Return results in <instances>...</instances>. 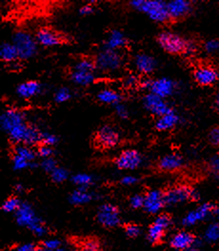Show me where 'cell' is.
Wrapping results in <instances>:
<instances>
[{
  "instance_id": "23",
  "label": "cell",
  "mask_w": 219,
  "mask_h": 251,
  "mask_svg": "<svg viewBox=\"0 0 219 251\" xmlns=\"http://www.w3.org/2000/svg\"><path fill=\"white\" fill-rule=\"evenodd\" d=\"M136 67L137 69L143 74H150L152 73L156 67L157 62L153 56L148 54H138L136 57Z\"/></svg>"
},
{
  "instance_id": "31",
  "label": "cell",
  "mask_w": 219,
  "mask_h": 251,
  "mask_svg": "<svg viewBox=\"0 0 219 251\" xmlns=\"http://www.w3.org/2000/svg\"><path fill=\"white\" fill-rule=\"evenodd\" d=\"M28 125L25 123L23 125L17 126L15 128H13L8 134L11 139V141L15 143H23L26 131H27Z\"/></svg>"
},
{
  "instance_id": "3",
  "label": "cell",
  "mask_w": 219,
  "mask_h": 251,
  "mask_svg": "<svg viewBox=\"0 0 219 251\" xmlns=\"http://www.w3.org/2000/svg\"><path fill=\"white\" fill-rule=\"evenodd\" d=\"M200 195L197 190L187 186H178L164 192L165 205H175L187 201H198Z\"/></svg>"
},
{
  "instance_id": "49",
  "label": "cell",
  "mask_w": 219,
  "mask_h": 251,
  "mask_svg": "<svg viewBox=\"0 0 219 251\" xmlns=\"http://www.w3.org/2000/svg\"><path fill=\"white\" fill-rule=\"evenodd\" d=\"M115 111H116V114L122 119H127L129 117V111L127 110V108L120 103L115 105Z\"/></svg>"
},
{
  "instance_id": "17",
  "label": "cell",
  "mask_w": 219,
  "mask_h": 251,
  "mask_svg": "<svg viewBox=\"0 0 219 251\" xmlns=\"http://www.w3.org/2000/svg\"><path fill=\"white\" fill-rule=\"evenodd\" d=\"M167 8L170 18L180 19L190 14L192 3L187 0H172L167 3Z\"/></svg>"
},
{
  "instance_id": "18",
  "label": "cell",
  "mask_w": 219,
  "mask_h": 251,
  "mask_svg": "<svg viewBox=\"0 0 219 251\" xmlns=\"http://www.w3.org/2000/svg\"><path fill=\"white\" fill-rule=\"evenodd\" d=\"M175 90V83L169 78H160L154 81L152 86V94L161 98H166L173 94Z\"/></svg>"
},
{
  "instance_id": "16",
  "label": "cell",
  "mask_w": 219,
  "mask_h": 251,
  "mask_svg": "<svg viewBox=\"0 0 219 251\" xmlns=\"http://www.w3.org/2000/svg\"><path fill=\"white\" fill-rule=\"evenodd\" d=\"M193 77L196 83L201 86H211L215 84L219 79V73L211 67H199L194 71Z\"/></svg>"
},
{
  "instance_id": "20",
  "label": "cell",
  "mask_w": 219,
  "mask_h": 251,
  "mask_svg": "<svg viewBox=\"0 0 219 251\" xmlns=\"http://www.w3.org/2000/svg\"><path fill=\"white\" fill-rule=\"evenodd\" d=\"M184 164L183 158L179 154H168L162 157L158 163V167L161 171L164 172H174L182 168Z\"/></svg>"
},
{
  "instance_id": "53",
  "label": "cell",
  "mask_w": 219,
  "mask_h": 251,
  "mask_svg": "<svg viewBox=\"0 0 219 251\" xmlns=\"http://www.w3.org/2000/svg\"><path fill=\"white\" fill-rule=\"evenodd\" d=\"M79 13L82 16H89L94 13V8L91 5H85L79 10Z\"/></svg>"
},
{
  "instance_id": "55",
  "label": "cell",
  "mask_w": 219,
  "mask_h": 251,
  "mask_svg": "<svg viewBox=\"0 0 219 251\" xmlns=\"http://www.w3.org/2000/svg\"><path fill=\"white\" fill-rule=\"evenodd\" d=\"M186 251H202V241L197 238L196 242L193 246H192L190 249Z\"/></svg>"
},
{
  "instance_id": "24",
  "label": "cell",
  "mask_w": 219,
  "mask_h": 251,
  "mask_svg": "<svg viewBox=\"0 0 219 251\" xmlns=\"http://www.w3.org/2000/svg\"><path fill=\"white\" fill-rule=\"evenodd\" d=\"M179 120H180L179 116L174 111H172L164 116L159 117L156 123V127L157 130H160V131L169 130L177 125Z\"/></svg>"
},
{
  "instance_id": "11",
  "label": "cell",
  "mask_w": 219,
  "mask_h": 251,
  "mask_svg": "<svg viewBox=\"0 0 219 251\" xmlns=\"http://www.w3.org/2000/svg\"><path fill=\"white\" fill-rule=\"evenodd\" d=\"M23 124H25V114L21 110L16 109L6 110L0 117L1 128L8 133L17 126Z\"/></svg>"
},
{
  "instance_id": "8",
  "label": "cell",
  "mask_w": 219,
  "mask_h": 251,
  "mask_svg": "<svg viewBox=\"0 0 219 251\" xmlns=\"http://www.w3.org/2000/svg\"><path fill=\"white\" fill-rule=\"evenodd\" d=\"M122 58L117 50L105 49L101 50L95 59V66L103 72H111L121 67Z\"/></svg>"
},
{
  "instance_id": "13",
  "label": "cell",
  "mask_w": 219,
  "mask_h": 251,
  "mask_svg": "<svg viewBox=\"0 0 219 251\" xmlns=\"http://www.w3.org/2000/svg\"><path fill=\"white\" fill-rule=\"evenodd\" d=\"M197 237L186 230H181L174 233L170 239L169 245L172 250L177 251H186L196 242Z\"/></svg>"
},
{
  "instance_id": "36",
  "label": "cell",
  "mask_w": 219,
  "mask_h": 251,
  "mask_svg": "<svg viewBox=\"0 0 219 251\" xmlns=\"http://www.w3.org/2000/svg\"><path fill=\"white\" fill-rule=\"evenodd\" d=\"M39 248L40 249H44V250H50V251L58 250V249L63 248L62 241L59 240V239H55V238L47 239V240H44L41 243Z\"/></svg>"
},
{
  "instance_id": "45",
  "label": "cell",
  "mask_w": 219,
  "mask_h": 251,
  "mask_svg": "<svg viewBox=\"0 0 219 251\" xmlns=\"http://www.w3.org/2000/svg\"><path fill=\"white\" fill-rule=\"evenodd\" d=\"M205 50L209 53H215L219 50V41L216 39L209 40L205 43Z\"/></svg>"
},
{
  "instance_id": "32",
  "label": "cell",
  "mask_w": 219,
  "mask_h": 251,
  "mask_svg": "<svg viewBox=\"0 0 219 251\" xmlns=\"http://www.w3.org/2000/svg\"><path fill=\"white\" fill-rule=\"evenodd\" d=\"M72 181L74 184L79 186V188H89L94 183L93 177L87 173L76 174L75 176H73Z\"/></svg>"
},
{
  "instance_id": "30",
  "label": "cell",
  "mask_w": 219,
  "mask_h": 251,
  "mask_svg": "<svg viewBox=\"0 0 219 251\" xmlns=\"http://www.w3.org/2000/svg\"><path fill=\"white\" fill-rule=\"evenodd\" d=\"M72 80L80 86H88L94 82V73L74 72L72 74Z\"/></svg>"
},
{
  "instance_id": "4",
  "label": "cell",
  "mask_w": 219,
  "mask_h": 251,
  "mask_svg": "<svg viewBox=\"0 0 219 251\" xmlns=\"http://www.w3.org/2000/svg\"><path fill=\"white\" fill-rule=\"evenodd\" d=\"M172 217L169 214L162 213L157 216L153 224L149 226L147 240L152 245L160 244L166 235L168 229L172 226Z\"/></svg>"
},
{
  "instance_id": "9",
  "label": "cell",
  "mask_w": 219,
  "mask_h": 251,
  "mask_svg": "<svg viewBox=\"0 0 219 251\" xmlns=\"http://www.w3.org/2000/svg\"><path fill=\"white\" fill-rule=\"evenodd\" d=\"M215 209V206L212 204L206 203V204H201L195 209L190 211L188 214L181 221V224L183 226H192L204 220L207 219L211 214H213Z\"/></svg>"
},
{
  "instance_id": "1",
  "label": "cell",
  "mask_w": 219,
  "mask_h": 251,
  "mask_svg": "<svg viewBox=\"0 0 219 251\" xmlns=\"http://www.w3.org/2000/svg\"><path fill=\"white\" fill-rule=\"evenodd\" d=\"M16 221L18 226L28 228L34 235L43 237L49 233L47 226L40 219L31 204L21 203L16 212Z\"/></svg>"
},
{
  "instance_id": "48",
  "label": "cell",
  "mask_w": 219,
  "mask_h": 251,
  "mask_svg": "<svg viewBox=\"0 0 219 251\" xmlns=\"http://www.w3.org/2000/svg\"><path fill=\"white\" fill-rule=\"evenodd\" d=\"M209 141L212 145L219 147V126L211 130V132L209 133Z\"/></svg>"
},
{
  "instance_id": "59",
  "label": "cell",
  "mask_w": 219,
  "mask_h": 251,
  "mask_svg": "<svg viewBox=\"0 0 219 251\" xmlns=\"http://www.w3.org/2000/svg\"><path fill=\"white\" fill-rule=\"evenodd\" d=\"M215 107L217 108V110H219V93L216 97V100H215Z\"/></svg>"
},
{
  "instance_id": "57",
  "label": "cell",
  "mask_w": 219,
  "mask_h": 251,
  "mask_svg": "<svg viewBox=\"0 0 219 251\" xmlns=\"http://www.w3.org/2000/svg\"><path fill=\"white\" fill-rule=\"evenodd\" d=\"M213 214L215 215V217L217 218L218 222L219 223V206H215V209H214Z\"/></svg>"
},
{
  "instance_id": "21",
  "label": "cell",
  "mask_w": 219,
  "mask_h": 251,
  "mask_svg": "<svg viewBox=\"0 0 219 251\" xmlns=\"http://www.w3.org/2000/svg\"><path fill=\"white\" fill-rule=\"evenodd\" d=\"M94 199V194L88 190V188H77L69 197L70 203L74 205L88 204Z\"/></svg>"
},
{
  "instance_id": "42",
  "label": "cell",
  "mask_w": 219,
  "mask_h": 251,
  "mask_svg": "<svg viewBox=\"0 0 219 251\" xmlns=\"http://www.w3.org/2000/svg\"><path fill=\"white\" fill-rule=\"evenodd\" d=\"M209 170L215 178L219 179V155L211 158L209 162Z\"/></svg>"
},
{
  "instance_id": "37",
  "label": "cell",
  "mask_w": 219,
  "mask_h": 251,
  "mask_svg": "<svg viewBox=\"0 0 219 251\" xmlns=\"http://www.w3.org/2000/svg\"><path fill=\"white\" fill-rule=\"evenodd\" d=\"M51 177H52L53 182L59 184V183L65 182L68 179L69 173L65 169L56 168L53 173H51Z\"/></svg>"
},
{
  "instance_id": "7",
  "label": "cell",
  "mask_w": 219,
  "mask_h": 251,
  "mask_svg": "<svg viewBox=\"0 0 219 251\" xmlns=\"http://www.w3.org/2000/svg\"><path fill=\"white\" fill-rule=\"evenodd\" d=\"M97 222L104 227L113 228L121 224L120 212L114 204H101L96 214Z\"/></svg>"
},
{
  "instance_id": "54",
  "label": "cell",
  "mask_w": 219,
  "mask_h": 251,
  "mask_svg": "<svg viewBox=\"0 0 219 251\" xmlns=\"http://www.w3.org/2000/svg\"><path fill=\"white\" fill-rule=\"evenodd\" d=\"M195 51H196V45L194 44V42L188 41L184 53H185V54H188V55H191V54H193Z\"/></svg>"
},
{
  "instance_id": "19",
  "label": "cell",
  "mask_w": 219,
  "mask_h": 251,
  "mask_svg": "<svg viewBox=\"0 0 219 251\" xmlns=\"http://www.w3.org/2000/svg\"><path fill=\"white\" fill-rule=\"evenodd\" d=\"M36 41L45 47H54L62 42L61 36L50 29H41L36 33Z\"/></svg>"
},
{
  "instance_id": "33",
  "label": "cell",
  "mask_w": 219,
  "mask_h": 251,
  "mask_svg": "<svg viewBox=\"0 0 219 251\" xmlns=\"http://www.w3.org/2000/svg\"><path fill=\"white\" fill-rule=\"evenodd\" d=\"M20 204L21 203L18 198L10 197L4 201V203L1 205V209L6 213H12V212L16 213L17 209L19 208Z\"/></svg>"
},
{
  "instance_id": "40",
  "label": "cell",
  "mask_w": 219,
  "mask_h": 251,
  "mask_svg": "<svg viewBox=\"0 0 219 251\" xmlns=\"http://www.w3.org/2000/svg\"><path fill=\"white\" fill-rule=\"evenodd\" d=\"M72 97L71 92L67 88L59 89L55 94V101L56 103H64Z\"/></svg>"
},
{
  "instance_id": "56",
  "label": "cell",
  "mask_w": 219,
  "mask_h": 251,
  "mask_svg": "<svg viewBox=\"0 0 219 251\" xmlns=\"http://www.w3.org/2000/svg\"><path fill=\"white\" fill-rule=\"evenodd\" d=\"M153 83H154V81L151 80V79H144V80L141 82V86H142V88H144V89H152Z\"/></svg>"
},
{
  "instance_id": "15",
  "label": "cell",
  "mask_w": 219,
  "mask_h": 251,
  "mask_svg": "<svg viewBox=\"0 0 219 251\" xmlns=\"http://www.w3.org/2000/svg\"><path fill=\"white\" fill-rule=\"evenodd\" d=\"M164 206V192L154 189L149 191L145 195V202L143 208L145 209L146 212L150 214H157Z\"/></svg>"
},
{
  "instance_id": "29",
  "label": "cell",
  "mask_w": 219,
  "mask_h": 251,
  "mask_svg": "<svg viewBox=\"0 0 219 251\" xmlns=\"http://www.w3.org/2000/svg\"><path fill=\"white\" fill-rule=\"evenodd\" d=\"M97 98L102 103L114 104V105H117L121 100V96L111 90H104L100 92L97 94Z\"/></svg>"
},
{
  "instance_id": "38",
  "label": "cell",
  "mask_w": 219,
  "mask_h": 251,
  "mask_svg": "<svg viewBox=\"0 0 219 251\" xmlns=\"http://www.w3.org/2000/svg\"><path fill=\"white\" fill-rule=\"evenodd\" d=\"M125 234L128 238L136 239L141 234V227L137 224H127L124 227Z\"/></svg>"
},
{
  "instance_id": "39",
  "label": "cell",
  "mask_w": 219,
  "mask_h": 251,
  "mask_svg": "<svg viewBox=\"0 0 219 251\" xmlns=\"http://www.w3.org/2000/svg\"><path fill=\"white\" fill-rule=\"evenodd\" d=\"M100 251V245L99 243L94 239H89L86 242H84L81 247L80 251Z\"/></svg>"
},
{
  "instance_id": "47",
  "label": "cell",
  "mask_w": 219,
  "mask_h": 251,
  "mask_svg": "<svg viewBox=\"0 0 219 251\" xmlns=\"http://www.w3.org/2000/svg\"><path fill=\"white\" fill-rule=\"evenodd\" d=\"M41 143L45 146L52 147L54 145H55L57 143V137L55 134H51V133H43L42 135V141Z\"/></svg>"
},
{
  "instance_id": "2",
  "label": "cell",
  "mask_w": 219,
  "mask_h": 251,
  "mask_svg": "<svg viewBox=\"0 0 219 251\" xmlns=\"http://www.w3.org/2000/svg\"><path fill=\"white\" fill-rule=\"evenodd\" d=\"M131 6L157 22H166L170 19L167 3L161 0H133Z\"/></svg>"
},
{
  "instance_id": "22",
  "label": "cell",
  "mask_w": 219,
  "mask_h": 251,
  "mask_svg": "<svg viewBox=\"0 0 219 251\" xmlns=\"http://www.w3.org/2000/svg\"><path fill=\"white\" fill-rule=\"evenodd\" d=\"M41 92V85L36 81H28L20 84L16 93L22 98H31L32 96L39 94Z\"/></svg>"
},
{
  "instance_id": "27",
  "label": "cell",
  "mask_w": 219,
  "mask_h": 251,
  "mask_svg": "<svg viewBox=\"0 0 219 251\" xmlns=\"http://www.w3.org/2000/svg\"><path fill=\"white\" fill-rule=\"evenodd\" d=\"M0 57L3 61L8 63L15 62L18 56L17 50L14 44L3 43L0 48Z\"/></svg>"
},
{
  "instance_id": "52",
  "label": "cell",
  "mask_w": 219,
  "mask_h": 251,
  "mask_svg": "<svg viewBox=\"0 0 219 251\" xmlns=\"http://www.w3.org/2000/svg\"><path fill=\"white\" fill-rule=\"evenodd\" d=\"M137 78L134 75H129L124 80V85L127 88H133L137 85Z\"/></svg>"
},
{
  "instance_id": "5",
  "label": "cell",
  "mask_w": 219,
  "mask_h": 251,
  "mask_svg": "<svg viewBox=\"0 0 219 251\" xmlns=\"http://www.w3.org/2000/svg\"><path fill=\"white\" fill-rule=\"evenodd\" d=\"M157 40L159 45L165 51L172 54L184 53L187 46V42H188V40H185L183 37L179 36L178 34H175L170 31L161 32L158 35Z\"/></svg>"
},
{
  "instance_id": "12",
  "label": "cell",
  "mask_w": 219,
  "mask_h": 251,
  "mask_svg": "<svg viewBox=\"0 0 219 251\" xmlns=\"http://www.w3.org/2000/svg\"><path fill=\"white\" fill-rule=\"evenodd\" d=\"M96 144L104 149L115 147L119 142L118 132L110 126H103L100 127L95 136Z\"/></svg>"
},
{
  "instance_id": "51",
  "label": "cell",
  "mask_w": 219,
  "mask_h": 251,
  "mask_svg": "<svg viewBox=\"0 0 219 251\" xmlns=\"http://www.w3.org/2000/svg\"><path fill=\"white\" fill-rule=\"evenodd\" d=\"M138 179L135 176H125L122 178L121 180V184L125 185V186H131V185H134L136 183H137Z\"/></svg>"
},
{
  "instance_id": "10",
  "label": "cell",
  "mask_w": 219,
  "mask_h": 251,
  "mask_svg": "<svg viewBox=\"0 0 219 251\" xmlns=\"http://www.w3.org/2000/svg\"><path fill=\"white\" fill-rule=\"evenodd\" d=\"M143 102H144V107L147 110H149L151 113L159 117L164 116L173 111L172 108L164 101L163 98L152 93L145 96Z\"/></svg>"
},
{
  "instance_id": "60",
  "label": "cell",
  "mask_w": 219,
  "mask_h": 251,
  "mask_svg": "<svg viewBox=\"0 0 219 251\" xmlns=\"http://www.w3.org/2000/svg\"><path fill=\"white\" fill-rule=\"evenodd\" d=\"M38 251H66V249L63 247L61 249H58V250H55V251H50V250H44V249H40L39 248V250Z\"/></svg>"
},
{
  "instance_id": "6",
  "label": "cell",
  "mask_w": 219,
  "mask_h": 251,
  "mask_svg": "<svg viewBox=\"0 0 219 251\" xmlns=\"http://www.w3.org/2000/svg\"><path fill=\"white\" fill-rule=\"evenodd\" d=\"M13 44L17 50L20 59H29L36 52V43L31 35L24 31H17L14 35Z\"/></svg>"
},
{
  "instance_id": "14",
  "label": "cell",
  "mask_w": 219,
  "mask_h": 251,
  "mask_svg": "<svg viewBox=\"0 0 219 251\" xmlns=\"http://www.w3.org/2000/svg\"><path fill=\"white\" fill-rule=\"evenodd\" d=\"M142 157L136 150H127L115 160V165L120 170H135L140 166Z\"/></svg>"
},
{
  "instance_id": "26",
  "label": "cell",
  "mask_w": 219,
  "mask_h": 251,
  "mask_svg": "<svg viewBox=\"0 0 219 251\" xmlns=\"http://www.w3.org/2000/svg\"><path fill=\"white\" fill-rule=\"evenodd\" d=\"M42 135L43 132H41L37 127L33 126L28 125L27 127V131L23 140V145L25 146H34L38 143L42 141Z\"/></svg>"
},
{
  "instance_id": "41",
  "label": "cell",
  "mask_w": 219,
  "mask_h": 251,
  "mask_svg": "<svg viewBox=\"0 0 219 251\" xmlns=\"http://www.w3.org/2000/svg\"><path fill=\"white\" fill-rule=\"evenodd\" d=\"M30 162L19 155H15L13 158V166L15 171H22L28 167H30Z\"/></svg>"
},
{
  "instance_id": "34",
  "label": "cell",
  "mask_w": 219,
  "mask_h": 251,
  "mask_svg": "<svg viewBox=\"0 0 219 251\" xmlns=\"http://www.w3.org/2000/svg\"><path fill=\"white\" fill-rule=\"evenodd\" d=\"M16 154L19 156L26 159L28 162L31 163V161L35 158V152L31 150L30 147L22 145V146H17L16 148Z\"/></svg>"
},
{
  "instance_id": "58",
  "label": "cell",
  "mask_w": 219,
  "mask_h": 251,
  "mask_svg": "<svg viewBox=\"0 0 219 251\" xmlns=\"http://www.w3.org/2000/svg\"><path fill=\"white\" fill-rule=\"evenodd\" d=\"M15 189H16V192H18V193H21V192H23V190H24V187H23L22 185L18 184V185H16Z\"/></svg>"
},
{
  "instance_id": "25",
  "label": "cell",
  "mask_w": 219,
  "mask_h": 251,
  "mask_svg": "<svg viewBox=\"0 0 219 251\" xmlns=\"http://www.w3.org/2000/svg\"><path fill=\"white\" fill-rule=\"evenodd\" d=\"M126 44H127V39L124 34L121 31L114 30L110 31V33L109 37L106 41V49L116 50L117 49L124 47Z\"/></svg>"
},
{
  "instance_id": "50",
  "label": "cell",
  "mask_w": 219,
  "mask_h": 251,
  "mask_svg": "<svg viewBox=\"0 0 219 251\" xmlns=\"http://www.w3.org/2000/svg\"><path fill=\"white\" fill-rule=\"evenodd\" d=\"M39 247L35 246L32 243H28V244H23L21 246H18L14 251H38Z\"/></svg>"
},
{
  "instance_id": "44",
  "label": "cell",
  "mask_w": 219,
  "mask_h": 251,
  "mask_svg": "<svg viewBox=\"0 0 219 251\" xmlns=\"http://www.w3.org/2000/svg\"><path fill=\"white\" fill-rule=\"evenodd\" d=\"M43 170L46 172V173H52L57 167H56V161L53 158V157H50V158H46L43 160L42 164H41Z\"/></svg>"
},
{
  "instance_id": "35",
  "label": "cell",
  "mask_w": 219,
  "mask_h": 251,
  "mask_svg": "<svg viewBox=\"0 0 219 251\" xmlns=\"http://www.w3.org/2000/svg\"><path fill=\"white\" fill-rule=\"evenodd\" d=\"M95 63L90 59H82L76 64L75 72H81V73H94L95 69Z\"/></svg>"
},
{
  "instance_id": "46",
  "label": "cell",
  "mask_w": 219,
  "mask_h": 251,
  "mask_svg": "<svg viewBox=\"0 0 219 251\" xmlns=\"http://www.w3.org/2000/svg\"><path fill=\"white\" fill-rule=\"evenodd\" d=\"M37 154L40 157H43L44 159L46 158H50L52 157V155L54 154V151L51 147L49 146H45V145H42L41 147L38 148L37 150Z\"/></svg>"
},
{
  "instance_id": "43",
  "label": "cell",
  "mask_w": 219,
  "mask_h": 251,
  "mask_svg": "<svg viewBox=\"0 0 219 251\" xmlns=\"http://www.w3.org/2000/svg\"><path fill=\"white\" fill-rule=\"evenodd\" d=\"M144 202H145V195L136 194L130 199V205L134 209H139L144 207Z\"/></svg>"
},
{
  "instance_id": "28",
  "label": "cell",
  "mask_w": 219,
  "mask_h": 251,
  "mask_svg": "<svg viewBox=\"0 0 219 251\" xmlns=\"http://www.w3.org/2000/svg\"><path fill=\"white\" fill-rule=\"evenodd\" d=\"M204 240L210 244H216L219 242V223H212L208 226L204 233Z\"/></svg>"
}]
</instances>
